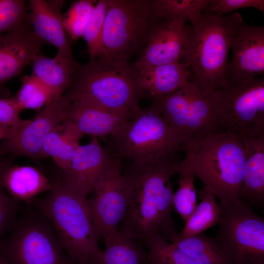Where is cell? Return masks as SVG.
Masks as SVG:
<instances>
[{"label": "cell", "instance_id": "1", "mask_svg": "<svg viewBox=\"0 0 264 264\" xmlns=\"http://www.w3.org/2000/svg\"><path fill=\"white\" fill-rule=\"evenodd\" d=\"M177 153L145 164L129 162L124 173L130 191L128 208L119 230L143 246L160 236L175 243L179 233L172 217L174 192L171 176L179 162Z\"/></svg>", "mask_w": 264, "mask_h": 264}, {"label": "cell", "instance_id": "2", "mask_svg": "<svg viewBox=\"0 0 264 264\" xmlns=\"http://www.w3.org/2000/svg\"><path fill=\"white\" fill-rule=\"evenodd\" d=\"M184 151L185 157L176 165V174L191 173L200 180L203 191L220 202L240 199L245 161L241 138L229 133L210 132Z\"/></svg>", "mask_w": 264, "mask_h": 264}, {"label": "cell", "instance_id": "3", "mask_svg": "<svg viewBox=\"0 0 264 264\" xmlns=\"http://www.w3.org/2000/svg\"><path fill=\"white\" fill-rule=\"evenodd\" d=\"M137 76L132 63L107 57L89 60L77 66L66 93L70 102L94 105L132 118L145 97Z\"/></svg>", "mask_w": 264, "mask_h": 264}, {"label": "cell", "instance_id": "4", "mask_svg": "<svg viewBox=\"0 0 264 264\" xmlns=\"http://www.w3.org/2000/svg\"><path fill=\"white\" fill-rule=\"evenodd\" d=\"M30 203L49 221L72 261L98 264L102 250L87 197L58 179L52 181L46 196Z\"/></svg>", "mask_w": 264, "mask_h": 264}, {"label": "cell", "instance_id": "5", "mask_svg": "<svg viewBox=\"0 0 264 264\" xmlns=\"http://www.w3.org/2000/svg\"><path fill=\"white\" fill-rule=\"evenodd\" d=\"M244 23L237 12L226 16L202 14L191 22L187 53L191 80L202 89L215 92L227 84L228 54L233 36Z\"/></svg>", "mask_w": 264, "mask_h": 264}, {"label": "cell", "instance_id": "6", "mask_svg": "<svg viewBox=\"0 0 264 264\" xmlns=\"http://www.w3.org/2000/svg\"><path fill=\"white\" fill-rule=\"evenodd\" d=\"M103 43L108 58L130 62L141 54L156 21L152 0H107Z\"/></svg>", "mask_w": 264, "mask_h": 264}, {"label": "cell", "instance_id": "7", "mask_svg": "<svg viewBox=\"0 0 264 264\" xmlns=\"http://www.w3.org/2000/svg\"><path fill=\"white\" fill-rule=\"evenodd\" d=\"M0 258L5 264H67L70 261L50 223L35 208L16 220L0 240Z\"/></svg>", "mask_w": 264, "mask_h": 264}, {"label": "cell", "instance_id": "8", "mask_svg": "<svg viewBox=\"0 0 264 264\" xmlns=\"http://www.w3.org/2000/svg\"><path fill=\"white\" fill-rule=\"evenodd\" d=\"M120 157L145 164L184 150L182 141L152 104L140 108L112 136Z\"/></svg>", "mask_w": 264, "mask_h": 264}, {"label": "cell", "instance_id": "9", "mask_svg": "<svg viewBox=\"0 0 264 264\" xmlns=\"http://www.w3.org/2000/svg\"><path fill=\"white\" fill-rule=\"evenodd\" d=\"M212 132L240 138L264 133V78L228 82L216 91Z\"/></svg>", "mask_w": 264, "mask_h": 264}, {"label": "cell", "instance_id": "10", "mask_svg": "<svg viewBox=\"0 0 264 264\" xmlns=\"http://www.w3.org/2000/svg\"><path fill=\"white\" fill-rule=\"evenodd\" d=\"M150 100L182 141L184 149L212 132L216 91H207L191 80L171 93Z\"/></svg>", "mask_w": 264, "mask_h": 264}, {"label": "cell", "instance_id": "11", "mask_svg": "<svg viewBox=\"0 0 264 264\" xmlns=\"http://www.w3.org/2000/svg\"><path fill=\"white\" fill-rule=\"evenodd\" d=\"M215 237L230 264H264V219L239 199L220 202Z\"/></svg>", "mask_w": 264, "mask_h": 264}, {"label": "cell", "instance_id": "12", "mask_svg": "<svg viewBox=\"0 0 264 264\" xmlns=\"http://www.w3.org/2000/svg\"><path fill=\"white\" fill-rule=\"evenodd\" d=\"M88 199L93 223L99 240L119 230L130 197L129 185L119 157H111Z\"/></svg>", "mask_w": 264, "mask_h": 264}, {"label": "cell", "instance_id": "13", "mask_svg": "<svg viewBox=\"0 0 264 264\" xmlns=\"http://www.w3.org/2000/svg\"><path fill=\"white\" fill-rule=\"evenodd\" d=\"M70 103L66 93L41 109L32 119L14 127L9 137L0 143V155L10 154L33 159L44 158V141L50 132L61 128Z\"/></svg>", "mask_w": 264, "mask_h": 264}, {"label": "cell", "instance_id": "14", "mask_svg": "<svg viewBox=\"0 0 264 264\" xmlns=\"http://www.w3.org/2000/svg\"><path fill=\"white\" fill-rule=\"evenodd\" d=\"M186 22L176 17L156 19L145 48L132 63L136 69L180 62L190 41L191 28Z\"/></svg>", "mask_w": 264, "mask_h": 264}, {"label": "cell", "instance_id": "15", "mask_svg": "<svg viewBox=\"0 0 264 264\" xmlns=\"http://www.w3.org/2000/svg\"><path fill=\"white\" fill-rule=\"evenodd\" d=\"M227 82L249 80L264 73V27L243 23L233 36Z\"/></svg>", "mask_w": 264, "mask_h": 264}, {"label": "cell", "instance_id": "16", "mask_svg": "<svg viewBox=\"0 0 264 264\" xmlns=\"http://www.w3.org/2000/svg\"><path fill=\"white\" fill-rule=\"evenodd\" d=\"M43 44L33 33L29 23L14 31L0 35V98L8 97L7 83L20 75L40 54Z\"/></svg>", "mask_w": 264, "mask_h": 264}, {"label": "cell", "instance_id": "17", "mask_svg": "<svg viewBox=\"0 0 264 264\" xmlns=\"http://www.w3.org/2000/svg\"><path fill=\"white\" fill-rule=\"evenodd\" d=\"M112 156L92 137L75 151L67 169L61 172V180L69 188L87 197L91 193Z\"/></svg>", "mask_w": 264, "mask_h": 264}, {"label": "cell", "instance_id": "18", "mask_svg": "<svg viewBox=\"0 0 264 264\" xmlns=\"http://www.w3.org/2000/svg\"><path fill=\"white\" fill-rule=\"evenodd\" d=\"M63 0H30L28 21L35 35L43 42L54 45L57 53L73 63L71 46L62 22Z\"/></svg>", "mask_w": 264, "mask_h": 264}, {"label": "cell", "instance_id": "19", "mask_svg": "<svg viewBox=\"0 0 264 264\" xmlns=\"http://www.w3.org/2000/svg\"><path fill=\"white\" fill-rule=\"evenodd\" d=\"M52 181L39 169L30 165L0 164V186L16 201L30 202L48 192Z\"/></svg>", "mask_w": 264, "mask_h": 264}, {"label": "cell", "instance_id": "20", "mask_svg": "<svg viewBox=\"0 0 264 264\" xmlns=\"http://www.w3.org/2000/svg\"><path fill=\"white\" fill-rule=\"evenodd\" d=\"M130 118L94 105L70 102L65 119L84 134L113 136Z\"/></svg>", "mask_w": 264, "mask_h": 264}, {"label": "cell", "instance_id": "21", "mask_svg": "<svg viewBox=\"0 0 264 264\" xmlns=\"http://www.w3.org/2000/svg\"><path fill=\"white\" fill-rule=\"evenodd\" d=\"M241 139L245 161L240 199L259 207L264 203V133Z\"/></svg>", "mask_w": 264, "mask_h": 264}, {"label": "cell", "instance_id": "22", "mask_svg": "<svg viewBox=\"0 0 264 264\" xmlns=\"http://www.w3.org/2000/svg\"><path fill=\"white\" fill-rule=\"evenodd\" d=\"M191 78L189 65L177 62L138 70L137 83L145 97L150 99L176 91L191 81Z\"/></svg>", "mask_w": 264, "mask_h": 264}, {"label": "cell", "instance_id": "23", "mask_svg": "<svg viewBox=\"0 0 264 264\" xmlns=\"http://www.w3.org/2000/svg\"><path fill=\"white\" fill-rule=\"evenodd\" d=\"M31 75L59 97L67 91L78 63H73L59 53L53 58L37 55L31 63Z\"/></svg>", "mask_w": 264, "mask_h": 264}, {"label": "cell", "instance_id": "24", "mask_svg": "<svg viewBox=\"0 0 264 264\" xmlns=\"http://www.w3.org/2000/svg\"><path fill=\"white\" fill-rule=\"evenodd\" d=\"M84 135L74 125L64 120L60 129L53 131L45 137L42 147L44 157H51L61 172L66 170Z\"/></svg>", "mask_w": 264, "mask_h": 264}, {"label": "cell", "instance_id": "25", "mask_svg": "<svg viewBox=\"0 0 264 264\" xmlns=\"http://www.w3.org/2000/svg\"><path fill=\"white\" fill-rule=\"evenodd\" d=\"M98 264H144L146 251L135 239L119 230L104 240Z\"/></svg>", "mask_w": 264, "mask_h": 264}, {"label": "cell", "instance_id": "26", "mask_svg": "<svg viewBox=\"0 0 264 264\" xmlns=\"http://www.w3.org/2000/svg\"><path fill=\"white\" fill-rule=\"evenodd\" d=\"M174 243L196 264H230L215 237L199 234Z\"/></svg>", "mask_w": 264, "mask_h": 264}, {"label": "cell", "instance_id": "27", "mask_svg": "<svg viewBox=\"0 0 264 264\" xmlns=\"http://www.w3.org/2000/svg\"><path fill=\"white\" fill-rule=\"evenodd\" d=\"M202 193L201 201L184 223L178 240L201 234L207 229L219 224L220 209L217 202L216 197L207 192L203 191Z\"/></svg>", "mask_w": 264, "mask_h": 264}, {"label": "cell", "instance_id": "28", "mask_svg": "<svg viewBox=\"0 0 264 264\" xmlns=\"http://www.w3.org/2000/svg\"><path fill=\"white\" fill-rule=\"evenodd\" d=\"M21 80L22 85L20 89L10 97L20 112L27 109L40 110L58 98L31 75L23 76Z\"/></svg>", "mask_w": 264, "mask_h": 264}, {"label": "cell", "instance_id": "29", "mask_svg": "<svg viewBox=\"0 0 264 264\" xmlns=\"http://www.w3.org/2000/svg\"><path fill=\"white\" fill-rule=\"evenodd\" d=\"M107 7V0H99L93 6L83 38L87 43L89 60L106 57L103 32Z\"/></svg>", "mask_w": 264, "mask_h": 264}, {"label": "cell", "instance_id": "30", "mask_svg": "<svg viewBox=\"0 0 264 264\" xmlns=\"http://www.w3.org/2000/svg\"><path fill=\"white\" fill-rule=\"evenodd\" d=\"M209 0H152L155 17H172L192 22L203 14Z\"/></svg>", "mask_w": 264, "mask_h": 264}, {"label": "cell", "instance_id": "31", "mask_svg": "<svg viewBox=\"0 0 264 264\" xmlns=\"http://www.w3.org/2000/svg\"><path fill=\"white\" fill-rule=\"evenodd\" d=\"M146 260L150 264H196L174 242L160 236L147 241Z\"/></svg>", "mask_w": 264, "mask_h": 264}, {"label": "cell", "instance_id": "32", "mask_svg": "<svg viewBox=\"0 0 264 264\" xmlns=\"http://www.w3.org/2000/svg\"><path fill=\"white\" fill-rule=\"evenodd\" d=\"M94 0H79L73 2L62 16V22L71 42L82 38L91 11L97 2Z\"/></svg>", "mask_w": 264, "mask_h": 264}, {"label": "cell", "instance_id": "33", "mask_svg": "<svg viewBox=\"0 0 264 264\" xmlns=\"http://www.w3.org/2000/svg\"><path fill=\"white\" fill-rule=\"evenodd\" d=\"M179 186L174 193L173 207L185 223L197 206V194L194 185L195 177L190 172H179Z\"/></svg>", "mask_w": 264, "mask_h": 264}, {"label": "cell", "instance_id": "34", "mask_svg": "<svg viewBox=\"0 0 264 264\" xmlns=\"http://www.w3.org/2000/svg\"><path fill=\"white\" fill-rule=\"evenodd\" d=\"M29 7L23 0H0V35L29 23Z\"/></svg>", "mask_w": 264, "mask_h": 264}, {"label": "cell", "instance_id": "35", "mask_svg": "<svg viewBox=\"0 0 264 264\" xmlns=\"http://www.w3.org/2000/svg\"><path fill=\"white\" fill-rule=\"evenodd\" d=\"M247 7H252L264 12V0H209L203 14L222 16L224 13Z\"/></svg>", "mask_w": 264, "mask_h": 264}, {"label": "cell", "instance_id": "36", "mask_svg": "<svg viewBox=\"0 0 264 264\" xmlns=\"http://www.w3.org/2000/svg\"><path fill=\"white\" fill-rule=\"evenodd\" d=\"M18 203L0 186V240L10 230L16 220Z\"/></svg>", "mask_w": 264, "mask_h": 264}, {"label": "cell", "instance_id": "37", "mask_svg": "<svg viewBox=\"0 0 264 264\" xmlns=\"http://www.w3.org/2000/svg\"><path fill=\"white\" fill-rule=\"evenodd\" d=\"M20 112L10 97L0 98V125L15 127L22 124L24 120Z\"/></svg>", "mask_w": 264, "mask_h": 264}, {"label": "cell", "instance_id": "38", "mask_svg": "<svg viewBox=\"0 0 264 264\" xmlns=\"http://www.w3.org/2000/svg\"><path fill=\"white\" fill-rule=\"evenodd\" d=\"M14 127H8L0 125V141L3 140L9 137Z\"/></svg>", "mask_w": 264, "mask_h": 264}, {"label": "cell", "instance_id": "39", "mask_svg": "<svg viewBox=\"0 0 264 264\" xmlns=\"http://www.w3.org/2000/svg\"><path fill=\"white\" fill-rule=\"evenodd\" d=\"M67 264H82L72 261L70 259Z\"/></svg>", "mask_w": 264, "mask_h": 264}, {"label": "cell", "instance_id": "40", "mask_svg": "<svg viewBox=\"0 0 264 264\" xmlns=\"http://www.w3.org/2000/svg\"><path fill=\"white\" fill-rule=\"evenodd\" d=\"M0 264H5L2 260L0 258Z\"/></svg>", "mask_w": 264, "mask_h": 264}, {"label": "cell", "instance_id": "41", "mask_svg": "<svg viewBox=\"0 0 264 264\" xmlns=\"http://www.w3.org/2000/svg\"><path fill=\"white\" fill-rule=\"evenodd\" d=\"M144 264H150L146 260Z\"/></svg>", "mask_w": 264, "mask_h": 264}, {"label": "cell", "instance_id": "42", "mask_svg": "<svg viewBox=\"0 0 264 264\" xmlns=\"http://www.w3.org/2000/svg\"><path fill=\"white\" fill-rule=\"evenodd\" d=\"M3 161H2L0 159V164H1L2 163Z\"/></svg>", "mask_w": 264, "mask_h": 264}]
</instances>
